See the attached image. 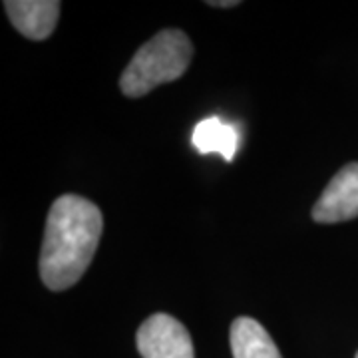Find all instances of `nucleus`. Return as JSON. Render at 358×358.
Returning <instances> with one entry per match:
<instances>
[{
  "label": "nucleus",
  "instance_id": "obj_6",
  "mask_svg": "<svg viewBox=\"0 0 358 358\" xmlns=\"http://www.w3.org/2000/svg\"><path fill=\"white\" fill-rule=\"evenodd\" d=\"M229 343L233 358H282L267 329L251 317L233 320Z\"/></svg>",
  "mask_w": 358,
  "mask_h": 358
},
{
  "label": "nucleus",
  "instance_id": "obj_2",
  "mask_svg": "<svg viewBox=\"0 0 358 358\" xmlns=\"http://www.w3.org/2000/svg\"><path fill=\"white\" fill-rule=\"evenodd\" d=\"M192 58V40L185 32L176 28L162 30L134 54L120 78V90L128 98H141L159 84L183 76Z\"/></svg>",
  "mask_w": 358,
  "mask_h": 358
},
{
  "label": "nucleus",
  "instance_id": "obj_1",
  "mask_svg": "<svg viewBox=\"0 0 358 358\" xmlns=\"http://www.w3.org/2000/svg\"><path fill=\"white\" fill-rule=\"evenodd\" d=\"M103 231L100 207L80 195H62L50 207L40 249V279L66 291L88 271Z\"/></svg>",
  "mask_w": 358,
  "mask_h": 358
},
{
  "label": "nucleus",
  "instance_id": "obj_4",
  "mask_svg": "<svg viewBox=\"0 0 358 358\" xmlns=\"http://www.w3.org/2000/svg\"><path fill=\"white\" fill-rule=\"evenodd\" d=\"M358 217V164H348L336 171L313 207L317 223H341Z\"/></svg>",
  "mask_w": 358,
  "mask_h": 358
},
{
  "label": "nucleus",
  "instance_id": "obj_8",
  "mask_svg": "<svg viewBox=\"0 0 358 358\" xmlns=\"http://www.w3.org/2000/svg\"><path fill=\"white\" fill-rule=\"evenodd\" d=\"M207 4L215 8H233V6H239V0H209Z\"/></svg>",
  "mask_w": 358,
  "mask_h": 358
},
{
  "label": "nucleus",
  "instance_id": "obj_3",
  "mask_svg": "<svg viewBox=\"0 0 358 358\" xmlns=\"http://www.w3.org/2000/svg\"><path fill=\"white\" fill-rule=\"evenodd\" d=\"M136 345L141 358H195L187 329L166 313H155L143 320Z\"/></svg>",
  "mask_w": 358,
  "mask_h": 358
},
{
  "label": "nucleus",
  "instance_id": "obj_9",
  "mask_svg": "<svg viewBox=\"0 0 358 358\" xmlns=\"http://www.w3.org/2000/svg\"><path fill=\"white\" fill-rule=\"evenodd\" d=\"M357 358H358V352H357Z\"/></svg>",
  "mask_w": 358,
  "mask_h": 358
},
{
  "label": "nucleus",
  "instance_id": "obj_7",
  "mask_svg": "<svg viewBox=\"0 0 358 358\" xmlns=\"http://www.w3.org/2000/svg\"><path fill=\"white\" fill-rule=\"evenodd\" d=\"M239 143V131L221 117H207L193 129V145L199 154H221L225 162H233Z\"/></svg>",
  "mask_w": 358,
  "mask_h": 358
},
{
  "label": "nucleus",
  "instance_id": "obj_5",
  "mask_svg": "<svg viewBox=\"0 0 358 358\" xmlns=\"http://www.w3.org/2000/svg\"><path fill=\"white\" fill-rule=\"evenodd\" d=\"M58 0H6L4 10L14 28L30 40H46L60 16Z\"/></svg>",
  "mask_w": 358,
  "mask_h": 358
}]
</instances>
